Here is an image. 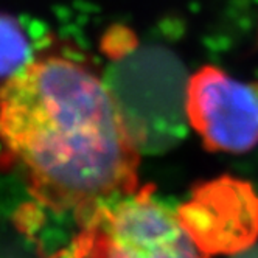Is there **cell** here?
Returning a JSON list of instances; mask_svg holds the SVG:
<instances>
[{"instance_id": "cell-3", "label": "cell", "mask_w": 258, "mask_h": 258, "mask_svg": "<svg viewBox=\"0 0 258 258\" xmlns=\"http://www.w3.org/2000/svg\"><path fill=\"white\" fill-rule=\"evenodd\" d=\"M187 112L212 150L244 153L258 143V84L206 67L188 80Z\"/></svg>"}, {"instance_id": "cell-5", "label": "cell", "mask_w": 258, "mask_h": 258, "mask_svg": "<svg viewBox=\"0 0 258 258\" xmlns=\"http://www.w3.org/2000/svg\"><path fill=\"white\" fill-rule=\"evenodd\" d=\"M34 59L33 47L22 25L16 19L0 14V80L4 83Z\"/></svg>"}, {"instance_id": "cell-1", "label": "cell", "mask_w": 258, "mask_h": 258, "mask_svg": "<svg viewBox=\"0 0 258 258\" xmlns=\"http://www.w3.org/2000/svg\"><path fill=\"white\" fill-rule=\"evenodd\" d=\"M0 143L53 210L90 216L136 191L140 151L112 92L69 58H34L2 84Z\"/></svg>"}, {"instance_id": "cell-2", "label": "cell", "mask_w": 258, "mask_h": 258, "mask_svg": "<svg viewBox=\"0 0 258 258\" xmlns=\"http://www.w3.org/2000/svg\"><path fill=\"white\" fill-rule=\"evenodd\" d=\"M89 219L98 258H210L177 212L150 188L106 202Z\"/></svg>"}, {"instance_id": "cell-4", "label": "cell", "mask_w": 258, "mask_h": 258, "mask_svg": "<svg viewBox=\"0 0 258 258\" xmlns=\"http://www.w3.org/2000/svg\"><path fill=\"white\" fill-rule=\"evenodd\" d=\"M106 83L140 153L170 148L185 133L188 83L176 73H127Z\"/></svg>"}]
</instances>
